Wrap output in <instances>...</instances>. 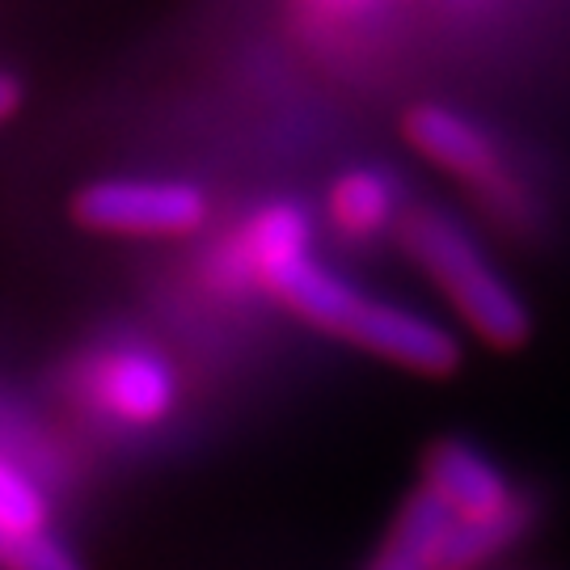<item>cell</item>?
Segmentation results:
<instances>
[{"label":"cell","instance_id":"cell-1","mask_svg":"<svg viewBox=\"0 0 570 570\" xmlns=\"http://www.w3.org/2000/svg\"><path fill=\"white\" fill-rule=\"evenodd\" d=\"M402 242L482 343L494 351H515L529 343L532 313L524 296L452 216L435 207H414L402 216Z\"/></svg>","mask_w":570,"mask_h":570},{"label":"cell","instance_id":"cell-2","mask_svg":"<svg viewBox=\"0 0 570 570\" xmlns=\"http://www.w3.org/2000/svg\"><path fill=\"white\" fill-rule=\"evenodd\" d=\"M72 220L110 237H186L207 220V195L174 178H102L72 195Z\"/></svg>","mask_w":570,"mask_h":570},{"label":"cell","instance_id":"cell-3","mask_svg":"<svg viewBox=\"0 0 570 570\" xmlns=\"http://www.w3.org/2000/svg\"><path fill=\"white\" fill-rule=\"evenodd\" d=\"M334 338L419 376H452L465 360V346L444 322H431L414 308L367 296V292H355Z\"/></svg>","mask_w":570,"mask_h":570},{"label":"cell","instance_id":"cell-4","mask_svg":"<svg viewBox=\"0 0 570 570\" xmlns=\"http://www.w3.org/2000/svg\"><path fill=\"white\" fill-rule=\"evenodd\" d=\"M423 490L440 499V508L449 511L456 524H478L511 511L524 494H515L503 478V469L490 461L482 449H473L469 440L444 435L435 440L423 456Z\"/></svg>","mask_w":570,"mask_h":570},{"label":"cell","instance_id":"cell-5","mask_svg":"<svg viewBox=\"0 0 570 570\" xmlns=\"http://www.w3.org/2000/svg\"><path fill=\"white\" fill-rule=\"evenodd\" d=\"M402 136H406V144L423 161L452 174L456 183L503 186V157H499L494 140L473 119L456 115L452 106H410L406 119H402Z\"/></svg>","mask_w":570,"mask_h":570},{"label":"cell","instance_id":"cell-6","mask_svg":"<svg viewBox=\"0 0 570 570\" xmlns=\"http://www.w3.org/2000/svg\"><path fill=\"white\" fill-rule=\"evenodd\" d=\"M94 397L110 419L131 428H153L174 410L178 385L161 355L131 346V351L102 355V364L94 372Z\"/></svg>","mask_w":570,"mask_h":570},{"label":"cell","instance_id":"cell-7","mask_svg":"<svg viewBox=\"0 0 570 570\" xmlns=\"http://www.w3.org/2000/svg\"><path fill=\"white\" fill-rule=\"evenodd\" d=\"M313 225H308L305 207L296 204H271L258 207L237 237L228 242V258H233V275L254 287H266V279L279 271L284 263L313 254Z\"/></svg>","mask_w":570,"mask_h":570},{"label":"cell","instance_id":"cell-8","mask_svg":"<svg viewBox=\"0 0 570 570\" xmlns=\"http://www.w3.org/2000/svg\"><path fill=\"white\" fill-rule=\"evenodd\" d=\"M326 220L343 242H372L389 225H402V190L381 165L343 169L326 190Z\"/></svg>","mask_w":570,"mask_h":570},{"label":"cell","instance_id":"cell-9","mask_svg":"<svg viewBox=\"0 0 570 570\" xmlns=\"http://www.w3.org/2000/svg\"><path fill=\"white\" fill-rule=\"evenodd\" d=\"M529 529H532L529 499H520L515 508L494 515V520H478V524H456L452 520L449 537L440 541V550L431 558V570H482L499 553H508L515 541H524Z\"/></svg>","mask_w":570,"mask_h":570},{"label":"cell","instance_id":"cell-10","mask_svg":"<svg viewBox=\"0 0 570 570\" xmlns=\"http://www.w3.org/2000/svg\"><path fill=\"white\" fill-rule=\"evenodd\" d=\"M0 532L26 537V532H47V499L42 490L0 456Z\"/></svg>","mask_w":570,"mask_h":570},{"label":"cell","instance_id":"cell-11","mask_svg":"<svg viewBox=\"0 0 570 570\" xmlns=\"http://www.w3.org/2000/svg\"><path fill=\"white\" fill-rule=\"evenodd\" d=\"M0 570H85L51 532H0Z\"/></svg>","mask_w":570,"mask_h":570},{"label":"cell","instance_id":"cell-12","mask_svg":"<svg viewBox=\"0 0 570 570\" xmlns=\"http://www.w3.org/2000/svg\"><path fill=\"white\" fill-rule=\"evenodd\" d=\"M367 570H428V558H423L419 550H410L402 537L389 532V541L381 546V553L372 558V567Z\"/></svg>","mask_w":570,"mask_h":570},{"label":"cell","instance_id":"cell-13","mask_svg":"<svg viewBox=\"0 0 570 570\" xmlns=\"http://www.w3.org/2000/svg\"><path fill=\"white\" fill-rule=\"evenodd\" d=\"M21 106V81L13 72H0V122L13 119Z\"/></svg>","mask_w":570,"mask_h":570},{"label":"cell","instance_id":"cell-14","mask_svg":"<svg viewBox=\"0 0 570 570\" xmlns=\"http://www.w3.org/2000/svg\"><path fill=\"white\" fill-rule=\"evenodd\" d=\"M301 4L326 9V13H367V9H376L381 0H301Z\"/></svg>","mask_w":570,"mask_h":570}]
</instances>
